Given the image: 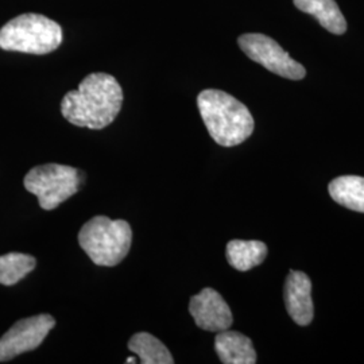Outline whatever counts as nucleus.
<instances>
[{
	"mask_svg": "<svg viewBox=\"0 0 364 364\" xmlns=\"http://www.w3.org/2000/svg\"><path fill=\"white\" fill-rule=\"evenodd\" d=\"M123 105V91L117 78L107 73H92L81 81L78 90L66 93L61 112L77 127L103 130L109 126Z\"/></svg>",
	"mask_w": 364,
	"mask_h": 364,
	"instance_id": "f257e3e1",
	"label": "nucleus"
},
{
	"mask_svg": "<svg viewBox=\"0 0 364 364\" xmlns=\"http://www.w3.org/2000/svg\"><path fill=\"white\" fill-rule=\"evenodd\" d=\"M200 115L212 139L224 147L243 144L254 132V117L247 107L234 96L205 90L197 97Z\"/></svg>",
	"mask_w": 364,
	"mask_h": 364,
	"instance_id": "f03ea898",
	"label": "nucleus"
},
{
	"mask_svg": "<svg viewBox=\"0 0 364 364\" xmlns=\"http://www.w3.org/2000/svg\"><path fill=\"white\" fill-rule=\"evenodd\" d=\"M132 230L124 220L95 216L78 232V245L97 266H117L129 254Z\"/></svg>",
	"mask_w": 364,
	"mask_h": 364,
	"instance_id": "7ed1b4c3",
	"label": "nucleus"
},
{
	"mask_svg": "<svg viewBox=\"0 0 364 364\" xmlns=\"http://www.w3.org/2000/svg\"><path fill=\"white\" fill-rule=\"evenodd\" d=\"M63 42V28L39 14H23L0 28V48L9 52L48 54Z\"/></svg>",
	"mask_w": 364,
	"mask_h": 364,
	"instance_id": "20e7f679",
	"label": "nucleus"
},
{
	"mask_svg": "<svg viewBox=\"0 0 364 364\" xmlns=\"http://www.w3.org/2000/svg\"><path fill=\"white\" fill-rule=\"evenodd\" d=\"M25 188L38 197L41 208L53 210L77 193L81 188V173L66 165H41L27 173Z\"/></svg>",
	"mask_w": 364,
	"mask_h": 364,
	"instance_id": "39448f33",
	"label": "nucleus"
},
{
	"mask_svg": "<svg viewBox=\"0 0 364 364\" xmlns=\"http://www.w3.org/2000/svg\"><path fill=\"white\" fill-rule=\"evenodd\" d=\"M237 43L248 58L281 77L302 80L306 75L305 68L294 61L278 42L267 36L258 33L243 34L237 39Z\"/></svg>",
	"mask_w": 364,
	"mask_h": 364,
	"instance_id": "423d86ee",
	"label": "nucleus"
},
{
	"mask_svg": "<svg viewBox=\"0 0 364 364\" xmlns=\"http://www.w3.org/2000/svg\"><path fill=\"white\" fill-rule=\"evenodd\" d=\"M54 326L55 320L50 314H38L15 323L0 338V362H9L38 348Z\"/></svg>",
	"mask_w": 364,
	"mask_h": 364,
	"instance_id": "0eeeda50",
	"label": "nucleus"
},
{
	"mask_svg": "<svg viewBox=\"0 0 364 364\" xmlns=\"http://www.w3.org/2000/svg\"><path fill=\"white\" fill-rule=\"evenodd\" d=\"M189 312L196 326L209 332H221L230 329L234 323V316L215 289L205 287L193 296L189 302Z\"/></svg>",
	"mask_w": 364,
	"mask_h": 364,
	"instance_id": "6e6552de",
	"label": "nucleus"
},
{
	"mask_svg": "<svg viewBox=\"0 0 364 364\" xmlns=\"http://www.w3.org/2000/svg\"><path fill=\"white\" fill-rule=\"evenodd\" d=\"M285 304L289 316L296 324L305 326L312 323V282L306 274L294 270L289 273L285 284Z\"/></svg>",
	"mask_w": 364,
	"mask_h": 364,
	"instance_id": "1a4fd4ad",
	"label": "nucleus"
},
{
	"mask_svg": "<svg viewBox=\"0 0 364 364\" xmlns=\"http://www.w3.org/2000/svg\"><path fill=\"white\" fill-rule=\"evenodd\" d=\"M215 350L224 364H255L257 352L252 341L240 332L221 331L215 338Z\"/></svg>",
	"mask_w": 364,
	"mask_h": 364,
	"instance_id": "9d476101",
	"label": "nucleus"
},
{
	"mask_svg": "<svg viewBox=\"0 0 364 364\" xmlns=\"http://www.w3.org/2000/svg\"><path fill=\"white\" fill-rule=\"evenodd\" d=\"M294 6L302 13L317 19L329 33L341 36L347 31V22L335 0H294Z\"/></svg>",
	"mask_w": 364,
	"mask_h": 364,
	"instance_id": "9b49d317",
	"label": "nucleus"
},
{
	"mask_svg": "<svg viewBox=\"0 0 364 364\" xmlns=\"http://www.w3.org/2000/svg\"><path fill=\"white\" fill-rule=\"evenodd\" d=\"M227 260L237 272H248L259 266L267 257V246L259 240L235 239L227 245Z\"/></svg>",
	"mask_w": 364,
	"mask_h": 364,
	"instance_id": "f8f14e48",
	"label": "nucleus"
},
{
	"mask_svg": "<svg viewBox=\"0 0 364 364\" xmlns=\"http://www.w3.org/2000/svg\"><path fill=\"white\" fill-rule=\"evenodd\" d=\"M329 195L344 208L364 213V178L341 176L329 183Z\"/></svg>",
	"mask_w": 364,
	"mask_h": 364,
	"instance_id": "ddd939ff",
	"label": "nucleus"
},
{
	"mask_svg": "<svg viewBox=\"0 0 364 364\" xmlns=\"http://www.w3.org/2000/svg\"><path fill=\"white\" fill-rule=\"evenodd\" d=\"M129 348L144 364H173V356L166 346L150 333L141 332L130 338Z\"/></svg>",
	"mask_w": 364,
	"mask_h": 364,
	"instance_id": "4468645a",
	"label": "nucleus"
},
{
	"mask_svg": "<svg viewBox=\"0 0 364 364\" xmlns=\"http://www.w3.org/2000/svg\"><path fill=\"white\" fill-rule=\"evenodd\" d=\"M37 266V259L21 252H10L0 257V284L11 287L18 284Z\"/></svg>",
	"mask_w": 364,
	"mask_h": 364,
	"instance_id": "2eb2a0df",
	"label": "nucleus"
},
{
	"mask_svg": "<svg viewBox=\"0 0 364 364\" xmlns=\"http://www.w3.org/2000/svg\"><path fill=\"white\" fill-rule=\"evenodd\" d=\"M126 363H136V360H135V358H127V360H126Z\"/></svg>",
	"mask_w": 364,
	"mask_h": 364,
	"instance_id": "dca6fc26",
	"label": "nucleus"
}]
</instances>
